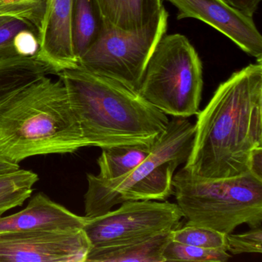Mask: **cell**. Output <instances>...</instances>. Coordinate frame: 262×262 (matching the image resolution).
<instances>
[{
    "instance_id": "cell-1",
    "label": "cell",
    "mask_w": 262,
    "mask_h": 262,
    "mask_svg": "<svg viewBox=\"0 0 262 262\" xmlns=\"http://www.w3.org/2000/svg\"><path fill=\"white\" fill-rule=\"evenodd\" d=\"M262 146V62L221 84L197 113L192 148L185 168L208 179L249 171L254 148Z\"/></svg>"
},
{
    "instance_id": "cell-2",
    "label": "cell",
    "mask_w": 262,
    "mask_h": 262,
    "mask_svg": "<svg viewBox=\"0 0 262 262\" xmlns=\"http://www.w3.org/2000/svg\"><path fill=\"white\" fill-rule=\"evenodd\" d=\"M90 146L151 148L169 123L137 92L78 65L58 73Z\"/></svg>"
},
{
    "instance_id": "cell-3",
    "label": "cell",
    "mask_w": 262,
    "mask_h": 262,
    "mask_svg": "<svg viewBox=\"0 0 262 262\" xmlns=\"http://www.w3.org/2000/svg\"><path fill=\"white\" fill-rule=\"evenodd\" d=\"M56 77L44 76L0 106V157L19 165L34 156L90 147L65 85Z\"/></svg>"
},
{
    "instance_id": "cell-4",
    "label": "cell",
    "mask_w": 262,
    "mask_h": 262,
    "mask_svg": "<svg viewBox=\"0 0 262 262\" xmlns=\"http://www.w3.org/2000/svg\"><path fill=\"white\" fill-rule=\"evenodd\" d=\"M194 136V125L185 118L173 117L148 157L129 172L113 180L87 174L85 217L102 215L127 201H166L174 193L176 168L189 157Z\"/></svg>"
},
{
    "instance_id": "cell-5",
    "label": "cell",
    "mask_w": 262,
    "mask_h": 262,
    "mask_svg": "<svg viewBox=\"0 0 262 262\" xmlns=\"http://www.w3.org/2000/svg\"><path fill=\"white\" fill-rule=\"evenodd\" d=\"M173 194L187 224L225 234L246 224L262 225V180L250 171L224 179H208L183 167L172 179Z\"/></svg>"
},
{
    "instance_id": "cell-6",
    "label": "cell",
    "mask_w": 262,
    "mask_h": 262,
    "mask_svg": "<svg viewBox=\"0 0 262 262\" xmlns=\"http://www.w3.org/2000/svg\"><path fill=\"white\" fill-rule=\"evenodd\" d=\"M202 89V63L194 47L183 35H165L147 64L138 93L165 115L187 119L199 113Z\"/></svg>"
},
{
    "instance_id": "cell-7",
    "label": "cell",
    "mask_w": 262,
    "mask_h": 262,
    "mask_svg": "<svg viewBox=\"0 0 262 262\" xmlns=\"http://www.w3.org/2000/svg\"><path fill=\"white\" fill-rule=\"evenodd\" d=\"M168 17L163 7L151 24L134 31L105 23L96 40L79 59V65L138 93L147 64L166 33Z\"/></svg>"
},
{
    "instance_id": "cell-8",
    "label": "cell",
    "mask_w": 262,
    "mask_h": 262,
    "mask_svg": "<svg viewBox=\"0 0 262 262\" xmlns=\"http://www.w3.org/2000/svg\"><path fill=\"white\" fill-rule=\"evenodd\" d=\"M114 211L88 217L83 230L92 248L120 245L171 231L180 227L183 219L176 203L167 201H127Z\"/></svg>"
},
{
    "instance_id": "cell-9",
    "label": "cell",
    "mask_w": 262,
    "mask_h": 262,
    "mask_svg": "<svg viewBox=\"0 0 262 262\" xmlns=\"http://www.w3.org/2000/svg\"><path fill=\"white\" fill-rule=\"evenodd\" d=\"M91 248L83 229L0 233V262H85Z\"/></svg>"
},
{
    "instance_id": "cell-10",
    "label": "cell",
    "mask_w": 262,
    "mask_h": 262,
    "mask_svg": "<svg viewBox=\"0 0 262 262\" xmlns=\"http://www.w3.org/2000/svg\"><path fill=\"white\" fill-rule=\"evenodd\" d=\"M179 10L177 19L194 18L229 38L244 52L262 62V37L253 17L228 5L225 0H167Z\"/></svg>"
},
{
    "instance_id": "cell-11",
    "label": "cell",
    "mask_w": 262,
    "mask_h": 262,
    "mask_svg": "<svg viewBox=\"0 0 262 262\" xmlns=\"http://www.w3.org/2000/svg\"><path fill=\"white\" fill-rule=\"evenodd\" d=\"M73 10L74 0H47L36 56L53 69L55 76L79 65L73 46Z\"/></svg>"
},
{
    "instance_id": "cell-12",
    "label": "cell",
    "mask_w": 262,
    "mask_h": 262,
    "mask_svg": "<svg viewBox=\"0 0 262 262\" xmlns=\"http://www.w3.org/2000/svg\"><path fill=\"white\" fill-rule=\"evenodd\" d=\"M88 217L78 215L39 192L19 212L0 216V233L11 231L83 229Z\"/></svg>"
},
{
    "instance_id": "cell-13",
    "label": "cell",
    "mask_w": 262,
    "mask_h": 262,
    "mask_svg": "<svg viewBox=\"0 0 262 262\" xmlns=\"http://www.w3.org/2000/svg\"><path fill=\"white\" fill-rule=\"evenodd\" d=\"M171 231L120 245L92 248L85 262H164L163 252L171 241Z\"/></svg>"
},
{
    "instance_id": "cell-14",
    "label": "cell",
    "mask_w": 262,
    "mask_h": 262,
    "mask_svg": "<svg viewBox=\"0 0 262 262\" xmlns=\"http://www.w3.org/2000/svg\"><path fill=\"white\" fill-rule=\"evenodd\" d=\"M106 24L125 31L140 30L162 11V0H96Z\"/></svg>"
},
{
    "instance_id": "cell-15",
    "label": "cell",
    "mask_w": 262,
    "mask_h": 262,
    "mask_svg": "<svg viewBox=\"0 0 262 262\" xmlns=\"http://www.w3.org/2000/svg\"><path fill=\"white\" fill-rule=\"evenodd\" d=\"M55 75L53 69L34 57L16 56L0 60V106L13 95L44 76Z\"/></svg>"
},
{
    "instance_id": "cell-16",
    "label": "cell",
    "mask_w": 262,
    "mask_h": 262,
    "mask_svg": "<svg viewBox=\"0 0 262 262\" xmlns=\"http://www.w3.org/2000/svg\"><path fill=\"white\" fill-rule=\"evenodd\" d=\"M104 26L105 21L96 0H74L73 40L79 61L96 40Z\"/></svg>"
},
{
    "instance_id": "cell-17",
    "label": "cell",
    "mask_w": 262,
    "mask_h": 262,
    "mask_svg": "<svg viewBox=\"0 0 262 262\" xmlns=\"http://www.w3.org/2000/svg\"><path fill=\"white\" fill-rule=\"evenodd\" d=\"M151 148L141 145H125L103 148L98 158L99 179L113 180L131 171L150 154Z\"/></svg>"
},
{
    "instance_id": "cell-18",
    "label": "cell",
    "mask_w": 262,
    "mask_h": 262,
    "mask_svg": "<svg viewBox=\"0 0 262 262\" xmlns=\"http://www.w3.org/2000/svg\"><path fill=\"white\" fill-rule=\"evenodd\" d=\"M38 181L36 173L21 168L0 176V216L9 210L22 206L31 197L33 186Z\"/></svg>"
},
{
    "instance_id": "cell-19",
    "label": "cell",
    "mask_w": 262,
    "mask_h": 262,
    "mask_svg": "<svg viewBox=\"0 0 262 262\" xmlns=\"http://www.w3.org/2000/svg\"><path fill=\"white\" fill-rule=\"evenodd\" d=\"M226 234L207 227L186 224L171 231V240L199 248L227 251Z\"/></svg>"
},
{
    "instance_id": "cell-20",
    "label": "cell",
    "mask_w": 262,
    "mask_h": 262,
    "mask_svg": "<svg viewBox=\"0 0 262 262\" xmlns=\"http://www.w3.org/2000/svg\"><path fill=\"white\" fill-rule=\"evenodd\" d=\"M232 257L224 250L208 249L192 245H184L170 241L163 252L164 262L200 261L225 262Z\"/></svg>"
},
{
    "instance_id": "cell-21",
    "label": "cell",
    "mask_w": 262,
    "mask_h": 262,
    "mask_svg": "<svg viewBox=\"0 0 262 262\" xmlns=\"http://www.w3.org/2000/svg\"><path fill=\"white\" fill-rule=\"evenodd\" d=\"M47 0H0V16H10L31 24L38 33L42 29Z\"/></svg>"
},
{
    "instance_id": "cell-22",
    "label": "cell",
    "mask_w": 262,
    "mask_h": 262,
    "mask_svg": "<svg viewBox=\"0 0 262 262\" xmlns=\"http://www.w3.org/2000/svg\"><path fill=\"white\" fill-rule=\"evenodd\" d=\"M227 251L232 255L245 253H262L261 227L251 228L242 234H226Z\"/></svg>"
},
{
    "instance_id": "cell-23",
    "label": "cell",
    "mask_w": 262,
    "mask_h": 262,
    "mask_svg": "<svg viewBox=\"0 0 262 262\" xmlns=\"http://www.w3.org/2000/svg\"><path fill=\"white\" fill-rule=\"evenodd\" d=\"M16 53L24 57H34L39 50L38 33L34 29H27L16 33L13 38Z\"/></svg>"
},
{
    "instance_id": "cell-24",
    "label": "cell",
    "mask_w": 262,
    "mask_h": 262,
    "mask_svg": "<svg viewBox=\"0 0 262 262\" xmlns=\"http://www.w3.org/2000/svg\"><path fill=\"white\" fill-rule=\"evenodd\" d=\"M225 2L235 10L249 17H253V15L257 10L259 4L261 0H225Z\"/></svg>"
},
{
    "instance_id": "cell-25",
    "label": "cell",
    "mask_w": 262,
    "mask_h": 262,
    "mask_svg": "<svg viewBox=\"0 0 262 262\" xmlns=\"http://www.w3.org/2000/svg\"><path fill=\"white\" fill-rule=\"evenodd\" d=\"M249 171L257 179L262 180V146L254 148L249 160Z\"/></svg>"
},
{
    "instance_id": "cell-26",
    "label": "cell",
    "mask_w": 262,
    "mask_h": 262,
    "mask_svg": "<svg viewBox=\"0 0 262 262\" xmlns=\"http://www.w3.org/2000/svg\"><path fill=\"white\" fill-rule=\"evenodd\" d=\"M19 168H20L19 165L11 163V162L3 159L2 157H0V176L13 172Z\"/></svg>"
},
{
    "instance_id": "cell-27",
    "label": "cell",
    "mask_w": 262,
    "mask_h": 262,
    "mask_svg": "<svg viewBox=\"0 0 262 262\" xmlns=\"http://www.w3.org/2000/svg\"><path fill=\"white\" fill-rule=\"evenodd\" d=\"M13 16H0V26L3 25V24L7 23V21L10 20V19H13Z\"/></svg>"
}]
</instances>
